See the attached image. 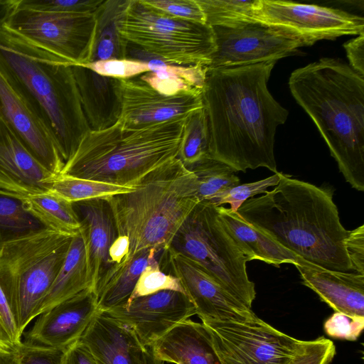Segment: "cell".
I'll list each match as a JSON object with an SVG mask.
<instances>
[{
	"mask_svg": "<svg viewBox=\"0 0 364 364\" xmlns=\"http://www.w3.org/2000/svg\"><path fill=\"white\" fill-rule=\"evenodd\" d=\"M155 9L172 17L205 23V14L197 0H143Z\"/></svg>",
	"mask_w": 364,
	"mask_h": 364,
	"instance_id": "obj_41",
	"label": "cell"
},
{
	"mask_svg": "<svg viewBox=\"0 0 364 364\" xmlns=\"http://www.w3.org/2000/svg\"><path fill=\"white\" fill-rule=\"evenodd\" d=\"M212 28L216 49L208 69L277 62L296 55L303 46L297 40L256 21L233 27Z\"/></svg>",
	"mask_w": 364,
	"mask_h": 364,
	"instance_id": "obj_13",
	"label": "cell"
},
{
	"mask_svg": "<svg viewBox=\"0 0 364 364\" xmlns=\"http://www.w3.org/2000/svg\"><path fill=\"white\" fill-rule=\"evenodd\" d=\"M73 235L46 228L0 247V286L21 336L38 316Z\"/></svg>",
	"mask_w": 364,
	"mask_h": 364,
	"instance_id": "obj_7",
	"label": "cell"
},
{
	"mask_svg": "<svg viewBox=\"0 0 364 364\" xmlns=\"http://www.w3.org/2000/svg\"><path fill=\"white\" fill-rule=\"evenodd\" d=\"M56 178L0 117V191L23 199L49 192Z\"/></svg>",
	"mask_w": 364,
	"mask_h": 364,
	"instance_id": "obj_19",
	"label": "cell"
},
{
	"mask_svg": "<svg viewBox=\"0 0 364 364\" xmlns=\"http://www.w3.org/2000/svg\"><path fill=\"white\" fill-rule=\"evenodd\" d=\"M0 364H18L16 348L0 346Z\"/></svg>",
	"mask_w": 364,
	"mask_h": 364,
	"instance_id": "obj_50",
	"label": "cell"
},
{
	"mask_svg": "<svg viewBox=\"0 0 364 364\" xmlns=\"http://www.w3.org/2000/svg\"><path fill=\"white\" fill-rule=\"evenodd\" d=\"M169 247L197 263L228 292L251 309L256 291L247 273L249 260L220 220L216 205L200 202Z\"/></svg>",
	"mask_w": 364,
	"mask_h": 364,
	"instance_id": "obj_8",
	"label": "cell"
},
{
	"mask_svg": "<svg viewBox=\"0 0 364 364\" xmlns=\"http://www.w3.org/2000/svg\"><path fill=\"white\" fill-rule=\"evenodd\" d=\"M336 355L333 343L324 337L304 341L288 364H329Z\"/></svg>",
	"mask_w": 364,
	"mask_h": 364,
	"instance_id": "obj_40",
	"label": "cell"
},
{
	"mask_svg": "<svg viewBox=\"0 0 364 364\" xmlns=\"http://www.w3.org/2000/svg\"><path fill=\"white\" fill-rule=\"evenodd\" d=\"M275 63L207 68L202 99L209 129V156L235 172L259 167L277 172L275 133L289 112L267 87Z\"/></svg>",
	"mask_w": 364,
	"mask_h": 364,
	"instance_id": "obj_1",
	"label": "cell"
},
{
	"mask_svg": "<svg viewBox=\"0 0 364 364\" xmlns=\"http://www.w3.org/2000/svg\"><path fill=\"white\" fill-rule=\"evenodd\" d=\"M129 0H104L94 13L95 36L90 63L109 59L127 58L129 43L118 31Z\"/></svg>",
	"mask_w": 364,
	"mask_h": 364,
	"instance_id": "obj_29",
	"label": "cell"
},
{
	"mask_svg": "<svg viewBox=\"0 0 364 364\" xmlns=\"http://www.w3.org/2000/svg\"><path fill=\"white\" fill-rule=\"evenodd\" d=\"M71 67L90 130H104L117 123L122 110V80L100 75L83 65Z\"/></svg>",
	"mask_w": 364,
	"mask_h": 364,
	"instance_id": "obj_21",
	"label": "cell"
},
{
	"mask_svg": "<svg viewBox=\"0 0 364 364\" xmlns=\"http://www.w3.org/2000/svg\"><path fill=\"white\" fill-rule=\"evenodd\" d=\"M87 289L92 290V276L86 227L82 223L72 238L65 259L44 298L38 316Z\"/></svg>",
	"mask_w": 364,
	"mask_h": 364,
	"instance_id": "obj_26",
	"label": "cell"
},
{
	"mask_svg": "<svg viewBox=\"0 0 364 364\" xmlns=\"http://www.w3.org/2000/svg\"><path fill=\"white\" fill-rule=\"evenodd\" d=\"M346 249L353 272L364 274V225L348 231Z\"/></svg>",
	"mask_w": 364,
	"mask_h": 364,
	"instance_id": "obj_45",
	"label": "cell"
},
{
	"mask_svg": "<svg viewBox=\"0 0 364 364\" xmlns=\"http://www.w3.org/2000/svg\"><path fill=\"white\" fill-rule=\"evenodd\" d=\"M201 321L223 364H288L304 342L259 317L249 321Z\"/></svg>",
	"mask_w": 364,
	"mask_h": 364,
	"instance_id": "obj_12",
	"label": "cell"
},
{
	"mask_svg": "<svg viewBox=\"0 0 364 364\" xmlns=\"http://www.w3.org/2000/svg\"><path fill=\"white\" fill-rule=\"evenodd\" d=\"M170 273L178 277L204 320L249 321L258 317L251 309L228 292L200 265L171 247L163 252Z\"/></svg>",
	"mask_w": 364,
	"mask_h": 364,
	"instance_id": "obj_15",
	"label": "cell"
},
{
	"mask_svg": "<svg viewBox=\"0 0 364 364\" xmlns=\"http://www.w3.org/2000/svg\"><path fill=\"white\" fill-rule=\"evenodd\" d=\"M295 267L303 284L335 311L364 317V274L328 270L313 264Z\"/></svg>",
	"mask_w": 364,
	"mask_h": 364,
	"instance_id": "obj_22",
	"label": "cell"
},
{
	"mask_svg": "<svg viewBox=\"0 0 364 364\" xmlns=\"http://www.w3.org/2000/svg\"><path fill=\"white\" fill-rule=\"evenodd\" d=\"M146 360L144 364H165L163 361L158 359L154 354L150 346H147Z\"/></svg>",
	"mask_w": 364,
	"mask_h": 364,
	"instance_id": "obj_51",
	"label": "cell"
},
{
	"mask_svg": "<svg viewBox=\"0 0 364 364\" xmlns=\"http://www.w3.org/2000/svg\"><path fill=\"white\" fill-rule=\"evenodd\" d=\"M4 26L71 65H85L91 61L96 29L94 14L17 8Z\"/></svg>",
	"mask_w": 364,
	"mask_h": 364,
	"instance_id": "obj_10",
	"label": "cell"
},
{
	"mask_svg": "<svg viewBox=\"0 0 364 364\" xmlns=\"http://www.w3.org/2000/svg\"><path fill=\"white\" fill-rule=\"evenodd\" d=\"M364 328V317L335 311L324 322L323 329L330 337L354 341Z\"/></svg>",
	"mask_w": 364,
	"mask_h": 364,
	"instance_id": "obj_42",
	"label": "cell"
},
{
	"mask_svg": "<svg viewBox=\"0 0 364 364\" xmlns=\"http://www.w3.org/2000/svg\"><path fill=\"white\" fill-rule=\"evenodd\" d=\"M0 70L50 132L65 162L91 131L71 64L2 26Z\"/></svg>",
	"mask_w": 364,
	"mask_h": 364,
	"instance_id": "obj_4",
	"label": "cell"
},
{
	"mask_svg": "<svg viewBox=\"0 0 364 364\" xmlns=\"http://www.w3.org/2000/svg\"><path fill=\"white\" fill-rule=\"evenodd\" d=\"M0 117L34 158L55 176H59L65 162L55 139L1 70Z\"/></svg>",
	"mask_w": 364,
	"mask_h": 364,
	"instance_id": "obj_17",
	"label": "cell"
},
{
	"mask_svg": "<svg viewBox=\"0 0 364 364\" xmlns=\"http://www.w3.org/2000/svg\"><path fill=\"white\" fill-rule=\"evenodd\" d=\"M186 117L139 129L124 128L118 122L104 130L90 131L60 176L136 188L178 158Z\"/></svg>",
	"mask_w": 364,
	"mask_h": 364,
	"instance_id": "obj_5",
	"label": "cell"
},
{
	"mask_svg": "<svg viewBox=\"0 0 364 364\" xmlns=\"http://www.w3.org/2000/svg\"><path fill=\"white\" fill-rule=\"evenodd\" d=\"M237 213L247 223L305 261L354 272L330 189L282 173L271 191L247 199Z\"/></svg>",
	"mask_w": 364,
	"mask_h": 364,
	"instance_id": "obj_2",
	"label": "cell"
},
{
	"mask_svg": "<svg viewBox=\"0 0 364 364\" xmlns=\"http://www.w3.org/2000/svg\"><path fill=\"white\" fill-rule=\"evenodd\" d=\"M22 343V336L10 309L6 297L0 286V346L16 348Z\"/></svg>",
	"mask_w": 364,
	"mask_h": 364,
	"instance_id": "obj_44",
	"label": "cell"
},
{
	"mask_svg": "<svg viewBox=\"0 0 364 364\" xmlns=\"http://www.w3.org/2000/svg\"><path fill=\"white\" fill-rule=\"evenodd\" d=\"M136 188L121 186L85 178L59 176L53 182L51 192L66 200L77 202L108 198L132 192Z\"/></svg>",
	"mask_w": 364,
	"mask_h": 364,
	"instance_id": "obj_32",
	"label": "cell"
},
{
	"mask_svg": "<svg viewBox=\"0 0 364 364\" xmlns=\"http://www.w3.org/2000/svg\"><path fill=\"white\" fill-rule=\"evenodd\" d=\"M211 27H233L253 21L254 1L197 0Z\"/></svg>",
	"mask_w": 364,
	"mask_h": 364,
	"instance_id": "obj_35",
	"label": "cell"
},
{
	"mask_svg": "<svg viewBox=\"0 0 364 364\" xmlns=\"http://www.w3.org/2000/svg\"><path fill=\"white\" fill-rule=\"evenodd\" d=\"M343 47L349 61L348 65L360 76L364 77V32L345 43Z\"/></svg>",
	"mask_w": 364,
	"mask_h": 364,
	"instance_id": "obj_46",
	"label": "cell"
},
{
	"mask_svg": "<svg viewBox=\"0 0 364 364\" xmlns=\"http://www.w3.org/2000/svg\"><path fill=\"white\" fill-rule=\"evenodd\" d=\"M129 238L124 235H117L108 251L109 265L124 262L129 254Z\"/></svg>",
	"mask_w": 364,
	"mask_h": 364,
	"instance_id": "obj_48",
	"label": "cell"
},
{
	"mask_svg": "<svg viewBox=\"0 0 364 364\" xmlns=\"http://www.w3.org/2000/svg\"><path fill=\"white\" fill-rule=\"evenodd\" d=\"M46 228L24 208L22 199L0 191V247L8 242Z\"/></svg>",
	"mask_w": 364,
	"mask_h": 364,
	"instance_id": "obj_31",
	"label": "cell"
},
{
	"mask_svg": "<svg viewBox=\"0 0 364 364\" xmlns=\"http://www.w3.org/2000/svg\"><path fill=\"white\" fill-rule=\"evenodd\" d=\"M82 215L86 227L87 250L92 276V291L110 267L109 249L117 234L109 205L104 199H95L73 203Z\"/></svg>",
	"mask_w": 364,
	"mask_h": 364,
	"instance_id": "obj_24",
	"label": "cell"
},
{
	"mask_svg": "<svg viewBox=\"0 0 364 364\" xmlns=\"http://www.w3.org/2000/svg\"><path fill=\"white\" fill-rule=\"evenodd\" d=\"M104 312L129 327L145 347L151 346L174 326L196 314L189 297L172 290L132 299Z\"/></svg>",
	"mask_w": 364,
	"mask_h": 364,
	"instance_id": "obj_14",
	"label": "cell"
},
{
	"mask_svg": "<svg viewBox=\"0 0 364 364\" xmlns=\"http://www.w3.org/2000/svg\"><path fill=\"white\" fill-rule=\"evenodd\" d=\"M127 58L144 61L149 72L138 76L158 92L173 95L185 91H202L207 66H181L166 63L159 58L129 44Z\"/></svg>",
	"mask_w": 364,
	"mask_h": 364,
	"instance_id": "obj_27",
	"label": "cell"
},
{
	"mask_svg": "<svg viewBox=\"0 0 364 364\" xmlns=\"http://www.w3.org/2000/svg\"><path fill=\"white\" fill-rule=\"evenodd\" d=\"M188 168L196 176L197 196L200 202H209L217 195L240 183V178L232 168L210 157Z\"/></svg>",
	"mask_w": 364,
	"mask_h": 364,
	"instance_id": "obj_33",
	"label": "cell"
},
{
	"mask_svg": "<svg viewBox=\"0 0 364 364\" xmlns=\"http://www.w3.org/2000/svg\"><path fill=\"white\" fill-rule=\"evenodd\" d=\"M124 128L139 129L181 119L203 107L202 91H185L165 95L153 89L139 77L122 80Z\"/></svg>",
	"mask_w": 364,
	"mask_h": 364,
	"instance_id": "obj_16",
	"label": "cell"
},
{
	"mask_svg": "<svg viewBox=\"0 0 364 364\" xmlns=\"http://www.w3.org/2000/svg\"><path fill=\"white\" fill-rule=\"evenodd\" d=\"M99 311L96 294L85 289L40 314L22 342L64 349L80 340Z\"/></svg>",
	"mask_w": 364,
	"mask_h": 364,
	"instance_id": "obj_18",
	"label": "cell"
},
{
	"mask_svg": "<svg viewBox=\"0 0 364 364\" xmlns=\"http://www.w3.org/2000/svg\"><path fill=\"white\" fill-rule=\"evenodd\" d=\"M105 200L117 235L129 240L124 262L144 250L168 249L200 203L196 176L178 158L151 173L134 191Z\"/></svg>",
	"mask_w": 364,
	"mask_h": 364,
	"instance_id": "obj_6",
	"label": "cell"
},
{
	"mask_svg": "<svg viewBox=\"0 0 364 364\" xmlns=\"http://www.w3.org/2000/svg\"><path fill=\"white\" fill-rule=\"evenodd\" d=\"M162 252L151 250L148 264L141 272L129 300L164 290L177 291L186 294L178 277L161 270L156 255Z\"/></svg>",
	"mask_w": 364,
	"mask_h": 364,
	"instance_id": "obj_36",
	"label": "cell"
},
{
	"mask_svg": "<svg viewBox=\"0 0 364 364\" xmlns=\"http://www.w3.org/2000/svg\"><path fill=\"white\" fill-rule=\"evenodd\" d=\"M152 249L139 252L127 262L111 265L99 280L95 290L100 311L124 304L148 264Z\"/></svg>",
	"mask_w": 364,
	"mask_h": 364,
	"instance_id": "obj_28",
	"label": "cell"
},
{
	"mask_svg": "<svg viewBox=\"0 0 364 364\" xmlns=\"http://www.w3.org/2000/svg\"><path fill=\"white\" fill-rule=\"evenodd\" d=\"M252 21L297 40L303 46L364 32L363 17L341 9L282 0H255Z\"/></svg>",
	"mask_w": 364,
	"mask_h": 364,
	"instance_id": "obj_11",
	"label": "cell"
},
{
	"mask_svg": "<svg viewBox=\"0 0 364 364\" xmlns=\"http://www.w3.org/2000/svg\"><path fill=\"white\" fill-rule=\"evenodd\" d=\"M83 66L100 75L121 80L136 77L150 71L146 62L130 58L97 60Z\"/></svg>",
	"mask_w": 364,
	"mask_h": 364,
	"instance_id": "obj_39",
	"label": "cell"
},
{
	"mask_svg": "<svg viewBox=\"0 0 364 364\" xmlns=\"http://www.w3.org/2000/svg\"><path fill=\"white\" fill-rule=\"evenodd\" d=\"M61 364H97L89 349L80 341L65 348Z\"/></svg>",
	"mask_w": 364,
	"mask_h": 364,
	"instance_id": "obj_47",
	"label": "cell"
},
{
	"mask_svg": "<svg viewBox=\"0 0 364 364\" xmlns=\"http://www.w3.org/2000/svg\"><path fill=\"white\" fill-rule=\"evenodd\" d=\"M104 0H19L18 7L37 11L94 14Z\"/></svg>",
	"mask_w": 364,
	"mask_h": 364,
	"instance_id": "obj_38",
	"label": "cell"
},
{
	"mask_svg": "<svg viewBox=\"0 0 364 364\" xmlns=\"http://www.w3.org/2000/svg\"><path fill=\"white\" fill-rule=\"evenodd\" d=\"M282 175V172L277 171L264 179L252 183L239 184L217 195L208 203L216 206L229 204V208L237 212L247 199L256 195L264 193L267 191L269 187L277 186L280 181Z\"/></svg>",
	"mask_w": 364,
	"mask_h": 364,
	"instance_id": "obj_37",
	"label": "cell"
},
{
	"mask_svg": "<svg viewBox=\"0 0 364 364\" xmlns=\"http://www.w3.org/2000/svg\"><path fill=\"white\" fill-rule=\"evenodd\" d=\"M209 156V129L204 107L184 120L183 139L178 158L190 167Z\"/></svg>",
	"mask_w": 364,
	"mask_h": 364,
	"instance_id": "obj_34",
	"label": "cell"
},
{
	"mask_svg": "<svg viewBox=\"0 0 364 364\" xmlns=\"http://www.w3.org/2000/svg\"><path fill=\"white\" fill-rule=\"evenodd\" d=\"M118 31L129 44L172 65L208 66L216 49L211 26L166 15L143 0H129Z\"/></svg>",
	"mask_w": 364,
	"mask_h": 364,
	"instance_id": "obj_9",
	"label": "cell"
},
{
	"mask_svg": "<svg viewBox=\"0 0 364 364\" xmlns=\"http://www.w3.org/2000/svg\"><path fill=\"white\" fill-rule=\"evenodd\" d=\"M97 364H144L147 348L127 326L104 311L96 314L79 340Z\"/></svg>",
	"mask_w": 364,
	"mask_h": 364,
	"instance_id": "obj_20",
	"label": "cell"
},
{
	"mask_svg": "<svg viewBox=\"0 0 364 364\" xmlns=\"http://www.w3.org/2000/svg\"><path fill=\"white\" fill-rule=\"evenodd\" d=\"M65 350L43 348L24 342L16 348L18 364H61Z\"/></svg>",
	"mask_w": 364,
	"mask_h": 364,
	"instance_id": "obj_43",
	"label": "cell"
},
{
	"mask_svg": "<svg viewBox=\"0 0 364 364\" xmlns=\"http://www.w3.org/2000/svg\"><path fill=\"white\" fill-rule=\"evenodd\" d=\"M19 0H0V27L16 10Z\"/></svg>",
	"mask_w": 364,
	"mask_h": 364,
	"instance_id": "obj_49",
	"label": "cell"
},
{
	"mask_svg": "<svg viewBox=\"0 0 364 364\" xmlns=\"http://www.w3.org/2000/svg\"><path fill=\"white\" fill-rule=\"evenodd\" d=\"M216 209L227 230L249 261L260 260L277 267L283 263L311 264L245 221L237 212L223 205L216 206Z\"/></svg>",
	"mask_w": 364,
	"mask_h": 364,
	"instance_id": "obj_25",
	"label": "cell"
},
{
	"mask_svg": "<svg viewBox=\"0 0 364 364\" xmlns=\"http://www.w3.org/2000/svg\"><path fill=\"white\" fill-rule=\"evenodd\" d=\"M24 208L47 228L68 235L76 234L82 223L73 203L49 191L22 199Z\"/></svg>",
	"mask_w": 364,
	"mask_h": 364,
	"instance_id": "obj_30",
	"label": "cell"
},
{
	"mask_svg": "<svg viewBox=\"0 0 364 364\" xmlns=\"http://www.w3.org/2000/svg\"><path fill=\"white\" fill-rule=\"evenodd\" d=\"M150 347L164 363L223 364L206 327L191 318L174 326Z\"/></svg>",
	"mask_w": 364,
	"mask_h": 364,
	"instance_id": "obj_23",
	"label": "cell"
},
{
	"mask_svg": "<svg viewBox=\"0 0 364 364\" xmlns=\"http://www.w3.org/2000/svg\"><path fill=\"white\" fill-rule=\"evenodd\" d=\"M289 87L346 181L364 191V77L339 59L322 58L292 72Z\"/></svg>",
	"mask_w": 364,
	"mask_h": 364,
	"instance_id": "obj_3",
	"label": "cell"
}]
</instances>
